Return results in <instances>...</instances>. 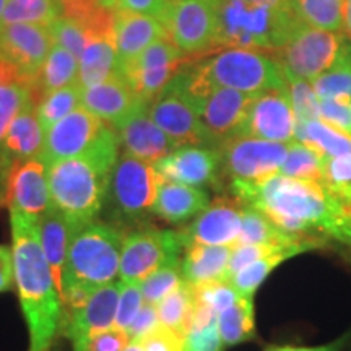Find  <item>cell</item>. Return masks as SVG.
I'll list each match as a JSON object with an SVG mask.
<instances>
[{
    "label": "cell",
    "mask_w": 351,
    "mask_h": 351,
    "mask_svg": "<svg viewBox=\"0 0 351 351\" xmlns=\"http://www.w3.org/2000/svg\"><path fill=\"white\" fill-rule=\"evenodd\" d=\"M77 232L78 230H75V226L52 205L46 213L39 217V234H41L43 251L46 254L52 274H54L59 291L62 288V275L65 263H67L70 244H72Z\"/></svg>",
    "instance_id": "4316f807"
},
{
    "label": "cell",
    "mask_w": 351,
    "mask_h": 351,
    "mask_svg": "<svg viewBox=\"0 0 351 351\" xmlns=\"http://www.w3.org/2000/svg\"><path fill=\"white\" fill-rule=\"evenodd\" d=\"M300 25L288 2L274 8L256 0H218L215 46L275 52Z\"/></svg>",
    "instance_id": "8992f818"
},
{
    "label": "cell",
    "mask_w": 351,
    "mask_h": 351,
    "mask_svg": "<svg viewBox=\"0 0 351 351\" xmlns=\"http://www.w3.org/2000/svg\"><path fill=\"white\" fill-rule=\"evenodd\" d=\"M78 73H80V59L62 46L54 44L32 91L33 103L38 106L39 101L46 95L72 83H78Z\"/></svg>",
    "instance_id": "f546056e"
},
{
    "label": "cell",
    "mask_w": 351,
    "mask_h": 351,
    "mask_svg": "<svg viewBox=\"0 0 351 351\" xmlns=\"http://www.w3.org/2000/svg\"><path fill=\"white\" fill-rule=\"evenodd\" d=\"M241 223H243V205L236 199L218 197L192 219L191 225L178 232L184 249L191 245L234 247L239 238Z\"/></svg>",
    "instance_id": "2e32d148"
},
{
    "label": "cell",
    "mask_w": 351,
    "mask_h": 351,
    "mask_svg": "<svg viewBox=\"0 0 351 351\" xmlns=\"http://www.w3.org/2000/svg\"><path fill=\"white\" fill-rule=\"evenodd\" d=\"M232 247L228 245H191L181 261L184 280L192 285L226 280Z\"/></svg>",
    "instance_id": "83f0119b"
},
{
    "label": "cell",
    "mask_w": 351,
    "mask_h": 351,
    "mask_svg": "<svg viewBox=\"0 0 351 351\" xmlns=\"http://www.w3.org/2000/svg\"><path fill=\"white\" fill-rule=\"evenodd\" d=\"M8 210L41 217L51 208V191L47 166L41 158L15 163L7 176Z\"/></svg>",
    "instance_id": "ffe728a7"
},
{
    "label": "cell",
    "mask_w": 351,
    "mask_h": 351,
    "mask_svg": "<svg viewBox=\"0 0 351 351\" xmlns=\"http://www.w3.org/2000/svg\"><path fill=\"white\" fill-rule=\"evenodd\" d=\"M158 326H160V317H158L156 304L145 302L140 313L137 314V317L132 322V326L127 328V333H129L130 341H135L142 339L147 333H150Z\"/></svg>",
    "instance_id": "db71d44e"
},
{
    "label": "cell",
    "mask_w": 351,
    "mask_h": 351,
    "mask_svg": "<svg viewBox=\"0 0 351 351\" xmlns=\"http://www.w3.org/2000/svg\"><path fill=\"white\" fill-rule=\"evenodd\" d=\"M44 147V129L39 122L36 104L29 101L12 122L3 138L0 161L8 169L20 161H28L41 156Z\"/></svg>",
    "instance_id": "d4e9b609"
},
{
    "label": "cell",
    "mask_w": 351,
    "mask_h": 351,
    "mask_svg": "<svg viewBox=\"0 0 351 351\" xmlns=\"http://www.w3.org/2000/svg\"><path fill=\"white\" fill-rule=\"evenodd\" d=\"M208 205L210 195L204 187H192L161 179L153 215L171 225H184L204 212Z\"/></svg>",
    "instance_id": "484cf974"
},
{
    "label": "cell",
    "mask_w": 351,
    "mask_h": 351,
    "mask_svg": "<svg viewBox=\"0 0 351 351\" xmlns=\"http://www.w3.org/2000/svg\"><path fill=\"white\" fill-rule=\"evenodd\" d=\"M152 119L179 147H210L218 145L202 124L199 112L189 96L179 88L174 78L148 106Z\"/></svg>",
    "instance_id": "7c38bea8"
},
{
    "label": "cell",
    "mask_w": 351,
    "mask_h": 351,
    "mask_svg": "<svg viewBox=\"0 0 351 351\" xmlns=\"http://www.w3.org/2000/svg\"><path fill=\"white\" fill-rule=\"evenodd\" d=\"M8 169L5 165L0 161V207L7 205V176Z\"/></svg>",
    "instance_id": "6f0895ef"
},
{
    "label": "cell",
    "mask_w": 351,
    "mask_h": 351,
    "mask_svg": "<svg viewBox=\"0 0 351 351\" xmlns=\"http://www.w3.org/2000/svg\"><path fill=\"white\" fill-rule=\"evenodd\" d=\"M160 326H165L182 333L186 337L192 322V314L195 307L194 285L184 282L176 291L171 293L156 304Z\"/></svg>",
    "instance_id": "8d00e7d4"
},
{
    "label": "cell",
    "mask_w": 351,
    "mask_h": 351,
    "mask_svg": "<svg viewBox=\"0 0 351 351\" xmlns=\"http://www.w3.org/2000/svg\"><path fill=\"white\" fill-rule=\"evenodd\" d=\"M345 43V33L300 25L271 54L282 64L288 80L314 82L335 65Z\"/></svg>",
    "instance_id": "ba28073f"
},
{
    "label": "cell",
    "mask_w": 351,
    "mask_h": 351,
    "mask_svg": "<svg viewBox=\"0 0 351 351\" xmlns=\"http://www.w3.org/2000/svg\"><path fill=\"white\" fill-rule=\"evenodd\" d=\"M189 60L191 56L184 54L169 39H160L148 46L137 59L122 67L119 73L129 82L135 95L143 103L150 104Z\"/></svg>",
    "instance_id": "4fadbf2b"
},
{
    "label": "cell",
    "mask_w": 351,
    "mask_h": 351,
    "mask_svg": "<svg viewBox=\"0 0 351 351\" xmlns=\"http://www.w3.org/2000/svg\"><path fill=\"white\" fill-rule=\"evenodd\" d=\"M195 300L205 302L217 311L218 315L226 311L228 307L234 304L239 300L241 295L232 288V285L226 280H218V282H208L202 285H194Z\"/></svg>",
    "instance_id": "c3c4849f"
},
{
    "label": "cell",
    "mask_w": 351,
    "mask_h": 351,
    "mask_svg": "<svg viewBox=\"0 0 351 351\" xmlns=\"http://www.w3.org/2000/svg\"><path fill=\"white\" fill-rule=\"evenodd\" d=\"M225 348L218 320L191 324V328L184 339V351H225Z\"/></svg>",
    "instance_id": "7dc6e473"
},
{
    "label": "cell",
    "mask_w": 351,
    "mask_h": 351,
    "mask_svg": "<svg viewBox=\"0 0 351 351\" xmlns=\"http://www.w3.org/2000/svg\"><path fill=\"white\" fill-rule=\"evenodd\" d=\"M80 106H82L80 83H72V85L59 88V90L52 91V93L44 96L36 106L39 122H41L44 132Z\"/></svg>",
    "instance_id": "f35d334b"
},
{
    "label": "cell",
    "mask_w": 351,
    "mask_h": 351,
    "mask_svg": "<svg viewBox=\"0 0 351 351\" xmlns=\"http://www.w3.org/2000/svg\"><path fill=\"white\" fill-rule=\"evenodd\" d=\"M289 143L234 137L218 147L221 169L231 181L262 182L280 174Z\"/></svg>",
    "instance_id": "30bf717a"
},
{
    "label": "cell",
    "mask_w": 351,
    "mask_h": 351,
    "mask_svg": "<svg viewBox=\"0 0 351 351\" xmlns=\"http://www.w3.org/2000/svg\"><path fill=\"white\" fill-rule=\"evenodd\" d=\"M156 173L163 181L186 184L192 187L217 186L221 169L218 148L179 147L155 163Z\"/></svg>",
    "instance_id": "ac0fdd59"
},
{
    "label": "cell",
    "mask_w": 351,
    "mask_h": 351,
    "mask_svg": "<svg viewBox=\"0 0 351 351\" xmlns=\"http://www.w3.org/2000/svg\"><path fill=\"white\" fill-rule=\"evenodd\" d=\"M174 82L194 103L213 88H230L247 95L288 90V78L274 54L257 49L231 47L210 59L181 70Z\"/></svg>",
    "instance_id": "277c9868"
},
{
    "label": "cell",
    "mask_w": 351,
    "mask_h": 351,
    "mask_svg": "<svg viewBox=\"0 0 351 351\" xmlns=\"http://www.w3.org/2000/svg\"><path fill=\"white\" fill-rule=\"evenodd\" d=\"M324 161L326 158L319 155L313 148L300 142H291L288 145V153L280 174L302 179V181L324 184Z\"/></svg>",
    "instance_id": "74e56055"
},
{
    "label": "cell",
    "mask_w": 351,
    "mask_h": 351,
    "mask_svg": "<svg viewBox=\"0 0 351 351\" xmlns=\"http://www.w3.org/2000/svg\"><path fill=\"white\" fill-rule=\"evenodd\" d=\"M171 3L166 0H114V10L155 16L163 23Z\"/></svg>",
    "instance_id": "f5cc1de1"
},
{
    "label": "cell",
    "mask_w": 351,
    "mask_h": 351,
    "mask_svg": "<svg viewBox=\"0 0 351 351\" xmlns=\"http://www.w3.org/2000/svg\"><path fill=\"white\" fill-rule=\"evenodd\" d=\"M254 300L241 296L234 304L218 315V328L225 346L251 341L257 337Z\"/></svg>",
    "instance_id": "e575fe53"
},
{
    "label": "cell",
    "mask_w": 351,
    "mask_h": 351,
    "mask_svg": "<svg viewBox=\"0 0 351 351\" xmlns=\"http://www.w3.org/2000/svg\"><path fill=\"white\" fill-rule=\"evenodd\" d=\"M56 0H8L2 28L15 23H38L51 26L59 19Z\"/></svg>",
    "instance_id": "ab89813d"
},
{
    "label": "cell",
    "mask_w": 351,
    "mask_h": 351,
    "mask_svg": "<svg viewBox=\"0 0 351 351\" xmlns=\"http://www.w3.org/2000/svg\"><path fill=\"white\" fill-rule=\"evenodd\" d=\"M124 239L125 231L99 219L77 232L62 275V320L82 309L96 289L117 282Z\"/></svg>",
    "instance_id": "5b68a950"
},
{
    "label": "cell",
    "mask_w": 351,
    "mask_h": 351,
    "mask_svg": "<svg viewBox=\"0 0 351 351\" xmlns=\"http://www.w3.org/2000/svg\"><path fill=\"white\" fill-rule=\"evenodd\" d=\"M320 247H324V244L314 239L302 241V243L288 245V247L280 249V251L270 254V256L263 257L261 261L247 265L245 269L241 270L239 274L231 276L228 282L232 285V288H234L241 296L254 300V295L257 293V289L262 287V283L269 278V275L276 269V267L282 265V263L287 262L288 258L300 256L302 252L320 249Z\"/></svg>",
    "instance_id": "f1b7e54d"
},
{
    "label": "cell",
    "mask_w": 351,
    "mask_h": 351,
    "mask_svg": "<svg viewBox=\"0 0 351 351\" xmlns=\"http://www.w3.org/2000/svg\"><path fill=\"white\" fill-rule=\"evenodd\" d=\"M184 245L179 232L145 225L125 232L119 278L142 283L161 267L179 261Z\"/></svg>",
    "instance_id": "9c48e42d"
},
{
    "label": "cell",
    "mask_w": 351,
    "mask_h": 351,
    "mask_svg": "<svg viewBox=\"0 0 351 351\" xmlns=\"http://www.w3.org/2000/svg\"><path fill=\"white\" fill-rule=\"evenodd\" d=\"M49 351H51V350H49Z\"/></svg>",
    "instance_id": "03108f58"
},
{
    "label": "cell",
    "mask_w": 351,
    "mask_h": 351,
    "mask_svg": "<svg viewBox=\"0 0 351 351\" xmlns=\"http://www.w3.org/2000/svg\"><path fill=\"white\" fill-rule=\"evenodd\" d=\"M289 7L301 25L326 32H343L345 0H288Z\"/></svg>",
    "instance_id": "d6a6232c"
},
{
    "label": "cell",
    "mask_w": 351,
    "mask_h": 351,
    "mask_svg": "<svg viewBox=\"0 0 351 351\" xmlns=\"http://www.w3.org/2000/svg\"><path fill=\"white\" fill-rule=\"evenodd\" d=\"M300 241L306 239L287 234L258 210L243 207V223H241V232L236 245H288L300 243Z\"/></svg>",
    "instance_id": "836d02e7"
},
{
    "label": "cell",
    "mask_w": 351,
    "mask_h": 351,
    "mask_svg": "<svg viewBox=\"0 0 351 351\" xmlns=\"http://www.w3.org/2000/svg\"><path fill=\"white\" fill-rule=\"evenodd\" d=\"M109 3H111V7L114 8V0H109Z\"/></svg>",
    "instance_id": "e7e4bbea"
},
{
    "label": "cell",
    "mask_w": 351,
    "mask_h": 351,
    "mask_svg": "<svg viewBox=\"0 0 351 351\" xmlns=\"http://www.w3.org/2000/svg\"><path fill=\"white\" fill-rule=\"evenodd\" d=\"M186 282L182 275L181 258L168 263V265L161 267L155 274H152L148 278H145L140 287H142V293L145 298V302H152V304H158L161 300L176 291L181 285Z\"/></svg>",
    "instance_id": "60d3db41"
},
{
    "label": "cell",
    "mask_w": 351,
    "mask_h": 351,
    "mask_svg": "<svg viewBox=\"0 0 351 351\" xmlns=\"http://www.w3.org/2000/svg\"><path fill=\"white\" fill-rule=\"evenodd\" d=\"M258 3H263V5H269V7H274V8H282L287 5L288 0H256Z\"/></svg>",
    "instance_id": "91938a15"
},
{
    "label": "cell",
    "mask_w": 351,
    "mask_h": 351,
    "mask_svg": "<svg viewBox=\"0 0 351 351\" xmlns=\"http://www.w3.org/2000/svg\"><path fill=\"white\" fill-rule=\"evenodd\" d=\"M343 32L351 38V0L343 3Z\"/></svg>",
    "instance_id": "680465c9"
},
{
    "label": "cell",
    "mask_w": 351,
    "mask_h": 351,
    "mask_svg": "<svg viewBox=\"0 0 351 351\" xmlns=\"http://www.w3.org/2000/svg\"><path fill=\"white\" fill-rule=\"evenodd\" d=\"M49 28L52 38H54V44L62 46L64 49L72 52V54L78 57V59H80L85 47L91 41L90 34H88L85 32V28H83L80 23H77L75 20L59 16Z\"/></svg>",
    "instance_id": "ee69618b"
},
{
    "label": "cell",
    "mask_w": 351,
    "mask_h": 351,
    "mask_svg": "<svg viewBox=\"0 0 351 351\" xmlns=\"http://www.w3.org/2000/svg\"><path fill=\"white\" fill-rule=\"evenodd\" d=\"M54 46L49 26L15 23L0 29V57L36 82L47 56Z\"/></svg>",
    "instance_id": "e0dca14e"
},
{
    "label": "cell",
    "mask_w": 351,
    "mask_h": 351,
    "mask_svg": "<svg viewBox=\"0 0 351 351\" xmlns=\"http://www.w3.org/2000/svg\"><path fill=\"white\" fill-rule=\"evenodd\" d=\"M351 339V332H346L345 335L339 337L337 340L330 341L326 345L317 346H293V345H282V346H269L265 351H343Z\"/></svg>",
    "instance_id": "11a10c76"
},
{
    "label": "cell",
    "mask_w": 351,
    "mask_h": 351,
    "mask_svg": "<svg viewBox=\"0 0 351 351\" xmlns=\"http://www.w3.org/2000/svg\"><path fill=\"white\" fill-rule=\"evenodd\" d=\"M135 95L129 82L119 72L112 73L108 80L90 88H82V106L98 116L112 129L121 125L138 108L145 106Z\"/></svg>",
    "instance_id": "44dd1931"
},
{
    "label": "cell",
    "mask_w": 351,
    "mask_h": 351,
    "mask_svg": "<svg viewBox=\"0 0 351 351\" xmlns=\"http://www.w3.org/2000/svg\"><path fill=\"white\" fill-rule=\"evenodd\" d=\"M33 101L32 88L23 83H0V150L12 122Z\"/></svg>",
    "instance_id": "b9f144b4"
},
{
    "label": "cell",
    "mask_w": 351,
    "mask_h": 351,
    "mask_svg": "<svg viewBox=\"0 0 351 351\" xmlns=\"http://www.w3.org/2000/svg\"><path fill=\"white\" fill-rule=\"evenodd\" d=\"M121 282H114L96 289L86 304L62 320L60 333L73 343L85 340L96 333L114 328L117 302H119Z\"/></svg>",
    "instance_id": "603a6c76"
},
{
    "label": "cell",
    "mask_w": 351,
    "mask_h": 351,
    "mask_svg": "<svg viewBox=\"0 0 351 351\" xmlns=\"http://www.w3.org/2000/svg\"><path fill=\"white\" fill-rule=\"evenodd\" d=\"M288 86L296 122L319 119L320 101L313 85L306 80H288Z\"/></svg>",
    "instance_id": "bcb514c9"
},
{
    "label": "cell",
    "mask_w": 351,
    "mask_h": 351,
    "mask_svg": "<svg viewBox=\"0 0 351 351\" xmlns=\"http://www.w3.org/2000/svg\"><path fill=\"white\" fill-rule=\"evenodd\" d=\"M311 85L319 101L333 99L351 104V43L343 44L335 65L311 82Z\"/></svg>",
    "instance_id": "d590c367"
},
{
    "label": "cell",
    "mask_w": 351,
    "mask_h": 351,
    "mask_svg": "<svg viewBox=\"0 0 351 351\" xmlns=\"http://www.w3.org/2000/svg\"><path fill=\"white\" fill-rule=\"evenodd\" d=\"M324 186L351 204V155L326 158Z\"/></svg>",
    "instance_id": "7bdbcfd3"
},
{
    "label": "cell",
    "mask_w": 351,
    "mask_h": 351,
    "mask_svg": "<svg viewBox=\"0 0 351 351\" xmlns=\"http://www.w3.org/2000/svg\"><path fill=\"white\" fill-rule=\"evenodd\" d=\"M295 129L296 117L288 86V90H275L256 96L236 137L291 143L295 142Z\"/></svg>",
    "instance_id": "5bb4252c"
},
{
    "label": "cell",
    "mask_w": 351,
    "mask_h": 351,
    "mask_svg": "<svg viewBox=\"0 0 351 351\" xmlns=\"http://www.w3.org/2000/svg\"><path fill=\"white\" fill-rule=\"evenodd\" d=\"M163 25L169 41L184 54H204L217 47L218 0H178L169 5Z\"/></svg>",
    "instance_id": "8fae6325"
},
{
    "label": "cell",
    "mask_w": 351,
    "mask_h": 351,
    "mask_svg": "<svg viewBox=\"0 0 351 351\" xmlns=\"http://www.w3.org/2000/svg\"><path fill=\"white\" fill-rule=\"evenodd\" d=\"M124 351H145L143 346L138 341H129V345L125 346Z\"/></svg>",
    "instance_id": "94428289"
},
{
    "label": "cell",
    "mask_w": 351,
    "mask_h": 351,
    "mask_svg": "<svg viewBox=\"0 0 351 351\" xmlns=\"http://www.w3.org/2000/svg\"><path fill=\"white\" fill-rule=\"evenodd\" d=\"M117 70V49L114 38L91 39L80 57L78 83L90 88L108 80Z\"/></svg>",
    "instance_id": "4dcf8cb0"
},
{
    "label": "cell",
    "mask_w": 351,
    "mask_h": 351,
    "mask_svg": "<svg viewBox=\"0 0 351 351\" xmlns=\"http://www.w3.org/2000/svg\"><path fill=\"white\" fill-rule=\"evenodd\" d=\"M166 2H168V3H176V2H178V0H166Z\"/></svg>",
    "instance_id": "be15d7a7"
},
{
    "label": "cell",
    "mask_w": 351,
    "mask_h": 351,
    "mask_svg": "<svg viewBox=\"0 0 351 351\" xmlns=\"http://www.w3.org/2000/svg\"><path fill=\"white\" fill-rule=\"evenodd\" d=\"M254 98L256 95L241 93L230 88H213L210 93L197 101L195 109L202 124L218 147L226 140L236 137Z\"/></svg>",
    "instance_id": "d6986e66"
},
{
    "label": "cell",
    "mask_w": 351,
    "mask_h": 351,
    "mask_svg": "<svg viewBox=\"0 0 351 351\" xmlns=\"http://www.w3.org/2000/svg\"><path fill=\"white\" fill-rule=\"evenodd\" d=\"M121 289H119V302H117L116 311V322L114 327L125 330L132 326L134 319L145 304V298L142 293V287L137 282H125L121 280Z\"/></svg>",
    "instance_id": "f6af8a7d"
},
{
    "label": "cell",
    "mask_w": 351,
    "mask_h": 351,
    "mask_svg": "<svg viewBox=\"0 0 351 351\" xmlns=\"http://www.w3.org/2000/svg\"><path fill=\"white\" fill-rule=\"evenodd\" d=\"M106 127V122L86 108H77L44 132V147L39 158L44 165L51 166L82 155L99 138Z\"/></svg>",
    "instance_id": "9a60e30c"
},
{
    "label": "cell",
    "mask_w": 351,
    "mask_h": 351,
    "mask_svg": "<svg viewBox=\"0 0 351 351\" xmlns=\"http://www.w3.org/2000/svg\"><path fill=\"white\" fill-rule=\"evenodd\" d=\"M319 119L351 137V104L333 99L320 101Z\"/></svg>",
    "instance_id": "816d5d0a"
},
{
    "label": "cell",
    "mask_w": 351,
    "mask_h": 351,
    "mask_svg": "<svg viewBox=\"0 0 351 351\" xmlns=\"http://www.w3.org/2000/svg\"><path fill=\"white\" fill-rule=\"evenodd\" d=\"M160 39H168L165 25L155 16L116 12L114 41L117 49V70L135 60L142 52Z\"/></svg>",
    "instance_id": "cb8c5ba5"
},
{
    "label": "cell",
    "mask_w": 351,
    "mask_h": 351,
    "mask_svg": "<svg viewBox=\"0 0 351 351\" xmlns=\"http://www.w3.org/2000/svg\"><path fill=\"white\" fill-rule=\"evenodd\" d=\"M148 106L150 104L138 108L114 130L119 135L124 153L137 158V160L155 165L161 158L176 150V145L152 119Z\"/></svg>",
    "instance_id": "7402d4cb"
},
{
    "label": "cell",
    "mask_w": 351,
    "mask_h": 351,
    "mask_svg": "<svg viewBox=\"0 0 351 351\" xmlns=\"http://www.w3.org/2000/svg\"><path fill=\"white\" fill-rule=\"evenodd\" d=\"M13 278L28 327V351H49L60 333L64 309L39 234V218L10 210Z\"/></svg>",
    "instance_id": "7a4b0ae2"
},
{
    "label": "cell",
    "mask_w": 351,
    "mask_h": 351,
    "mask_svg": "<svg viewBox=\"0 0 351 351\" xmlns=\"http://www.w3.org/2000/svg\"><path fill=\"white\" fill-rule=\"evenodd\" d=\"M295 142L313 148L324 158L351 155V137L320 119L296 122Z\"/></svg>",
    "instance_id": "1f68e13d"
},
{
    "label": "cell",
    "mask_w": 351,
    "mask_h": 351,
    "mask_svg": "<svg viewBox=\"0 0 351 351\" xmlns=\"http://www.w3.org/2000/svg\"><path fill=\"white\" fill-rule=\"evenodd\" d=\"M15 285L13 278V254L12 247L0 244V293H5Z\"/></svg>",
    "instance_id": "9f6ffc18"
},
{
    "label": "cell",
    "mask_w": 351,
    "mask_h": 351,
    "mask_svg": "<svg viewBox=\"0 0 351 351\" xmlns=\"http://www.w3.org/2000/svg\"><path fill=\"white\" fill-rule=\"evenodd\" d=\"M8 0H0V29H2V21H3V13H5Z\"/></svg>",
    "instance_id": "6125c7cd"
},
{
    "label": "cell",
    "mask_w": 351,
    "mask_h": 351,
    "mask_svg": "<svg viewBox=\"0 0 351 351\" xmlns=\"http://www.w3.org/2000/svg\"><path fill=\"white\" fill-rule=\"evenodd\" d=\"M243 207L262 212L280 230L300 239L340 244L351 252V204L324 186L276 174L262 182H230Z\"/></svg>",
    "instance_id": "6da1fadb"
},
{
    "label": "cell",
    "mask_w": 351,
    "mask_h": 351,
    "mask_svg": "<svg viewBox=\"0 0 351 351\" xmlns=\"http://www.w3.org/2000/svg\"><path fill=\"white\" fill-rule=\"evenodd\" d=\"M129 341V333L114 327L77 341L73 343V351H124Z\"/></svg>",
    "instance_id": "681fc988"
},
{
    "label": "cell",
    "mask_w": 351,
    "mask_h": 351,
    "mask_svg": "<svg viewBox=\"0 0 351 351\" xmlns=\"http://www.w3.org/2000/svg\"><path fill=\"white\" fill-rule=\"evenodd\" d=\"M184 339L186 337L182 333L171 330L165 326H158L135 341H138L145 351H184Z\"/></svg>",
    "instance_id": "f907efd6"
},
{
    "label": "cell",
    "mask_w": 351,
    "mask_h": 351,
    "mask_svg": "<svg viewBox=\"0 0 351 351\" xmlns=\"http://www.w3.org/2000/svg\"><path fill=\"white\" fill-rule=\"evenodd\" d=\"M160 182L155 165L121 153L104 204L106 221L125 232L145 225V219L153 215Z\"/></svg>",
    "instance_id": "52a82bcc"
},
{
    "label": "cell",
    "mask_w": 351,
    "mask_h": 351,
    "mask_svg": "<svg viewBox=\"0 0 351 351\" xmlns=\"http://www.w3.org/2000/svg\"><path fill=\"white\" fill-rule=\"evenodd\" d=\"M119 147V135L108 125L85 153L47 166L51 205L75 230L95 221L104 210Z\"/></svg>",
    "instance_id": "3957f363"
}]
</instances>
